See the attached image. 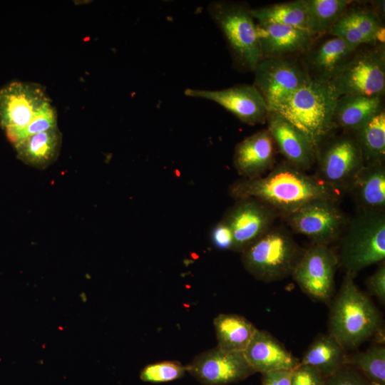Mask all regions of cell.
I'll list each match as a JSON object with an SVG mask.
<instances>
[{
    "mask_svg": "<svg viewBox=\"0 0 385 385\" xmlns=\"http://www.w3.org/2000/svg\"><path fill=\"white\" fill-rule=\"evenodd\" d=\"M229 194L236 200L256 199L283 216L309 201L339 197L337 192L324 185L315 175H309L287 162L274 165L266 175L233 183Z\"/></svg>",
    "mask_w": 385,
    "mask_h": 385,
    "instance_id": "cell-1",
    "label": "cell"
},
{
    "mask_svg": "<svg viewBox=\"0 0 385 385\" xmlns=\"http://www.w3.org/2000/svg\"><path fill=\"white\" fill-rule=\"evenodd\" d=\"M345 273L337 294L332 298L329 315V334L346 350H354L381 330L379 309Z\"/></svg>",
    "mask_w": 385,
    "mask_h": 385,
    "instance_id": "cell-2",
    "label": "cell"
},
{
    "mask_svg": "<svg viewBox=\"0 0 385 385\" xmlns=\"http://www.w3.org/2000/svg\"><path fill=\"white\" fill-rule=\"evenodd\" d=\"M339 96L328 82L310 79L273 110L302 132L316 152L335 128L334 110Z\"/></svg>",
    "mask_w": 385,
    "mask_h": 385,
    "instance_id": "cell-3",
    "label": "cell"
},
{
    "mask_svg": "<svg viewBox=\"0 0 385 385\" xmlns=\"http://www.w3.org/2000/svg\"><path fill=\"white\" fill-rule=\"evenodd\" d=\"M304 250L287 230L272 226L241 252L242 261L256 279L272 282L292 276Z\"/></svg>",
    "mask_w": 385,
    "mask_h": 385,
    "instance_id": "cell-4",
    "label": "cell"
},
{
    "mask_svg": "<svg viewBox=\"0 0 385 385\" xmlns=\"http://www.w3.org/2000/svg\"><path fill=\"white\" fill-rule=\"evenodd\" d=\"M346 228L337 255L345 273L356 277L363 269L384 262V212L359 210Z\"/></svg>",
    "mask_w": 385,
    "mask_h": 385,
    "instance_id": "cell-5",
    "label": "cell"
},
{
    "mask_svg": "<svg viewBox=\"0 0 385 385\" xmlns=\"http://www.w3.org/2000/svg\"><path fill=\"white\" fill-rule=\"evenodd\" d=\"M207 11L226 39L235 65L240 70L253 71L261 54L250 8L240 2L215 1Z\"/></svg>",
    "mask_w": 385,
    "mask_h": 385,
    "instance_id": "cell-6",
    "label": "cell"
},
{
    "mask_svg": "<svg viewBox=\"0 0 385 385\" xmlns=\"http://www.w3.org/2000/svg\"><path fill=\"white\" fill-rule=\"evenodd\" d=\"M317 178L336 192L349 191L364 165L352 133L327 138L316 152Z\"/></svg>",
    "mask_w": 385,
    "mask_h": 385,
    "instance_id": "cell-7",
    "label": "cell"
},
{
    "mask_svg": "<svg viewBox=\"0 0 385 385\" xmlns=\"http://www.w3.org/2000/svg\"><path fill=\"white\" fill-rule=\"evenodd\" d=\"M329 83L339 96L383 97L385 92L384 44L359 47Z\"/></svg>",
    "mask_w": 385,
    "mask_h": 385,
    "instance_id": "cell-8",
    "label": "cell"
},
{
    "mask_svg": "<svg viewBox=\"0 0 385 385\" xmlns=\"http://www.w3.org/2000/svg\"><path fill=\"white\" fill-rule=\"evenodd\" d=\"M337 200L309 201L284 216L285 220L294 232L305 235L313 244L328 245L340 237L349 222Z\"/></svg>",
    "mask_w": 385,
    "mask_h": 385,
    "instance_id": "cell-9",
    "label": "cell"
},
{
    "mask_svg": "<svg viewBox=\"0 0 385 385\" xmlns=\"http://www.w3.org/2000/svg\"><path fill=\"white\" fill-rule=\"evenodd\" d=\"M253 71V85L270 111L310 80L296 56L262 58Z\"/></svg>",
    "mask_w": 385,
    "mask_h": 385,
    "instance_id": "cell-10",
    "label": "cell"
},
{
    "mask_svg": "<svg viewBox=\"0 0 385 385\" xmlns=\"http://www.w3.org/2000/svg\"><path fill=\"white\" fill-rule=\"evenodd\" d=\"M337 266V256L327 245L312 244L304 250L292 276L307 295L329 304L334 296Z\"/></svg>",
    "mask_w": 385,
    "mask_h": 385,
    "instance_id": "cell-11",
    "label": "cell"
},
{
    "mask_svg": "<svg viewBox=\"0 0 385 385\" xmlns=\"http://www.w3.org/2000/svg\"><path fill=\"white\" fill-rule=\"evenodd\" d=\"M51 102L40 83L13 81L0 88V127L6 133L24 128Z\"/></svg>",
    "mask_w": 385,
    "mask_h": 385,
    "instance_id": "cell-12",
    "label": "cell"
},
{
    "mask_svg": "<svg viewBox=\"0 0 385 385\" xmlns=\"http://www.w3.org/2000/svg\"><path fill=\"white\" fill-rule=\"evenodd\" d=\"M185 367L204 385H227L255 373L243 352L226 351L217 346L197 355Z\"/></svg>",
    "mask_w": 385,
    "mask_h": 385,
    "instance_id": "cell-13",
    "label": "cell"
},
{
    "mask_svg": "<svg viewBox=\"0 0 385 385\" xmlns=\"http://www.w3.org/2000/svg\"><path fill=\"white\" fill-rule=\"evenodd\" d=\"M184 94L216 103L250 125L265 123L270 112L266 101L253 84H240L220 90L186 88Z\"/></svg>",
    "mask_w": 385,
    "mask_h": 385,
    "instance_id": "cell-14",
    "label": "cell"
},
{
    "mask_svg": "<svg viewBox=\"0 0 385 385\" xmlns=\"http://www.w3.org/2000/svg\"><path fill=\"white\" fill-rule=\"evenodd\" d=\"M278 215L272 208L256 199L237 200L222 219L232 233V251H244L273 226Z\"/></svg>",
    "mask_w": 385,
    "mask_h": 385,
    "instance_id": "cell-15",
    "label": "cell"
},
{
    "mask_svg": "<svg viewBox=\"0 0 385 385\" xmlns=\"http://www.w3.org/2000/svg\"><path fill=\"white\" fill-rule=\"evenodd\" d=\"M358 48L325 34L314 40L299 60L310 79L329 83Z\"/></svg>",
    "mask_w": 385,
    "mask_h": 385,
    "instance_id": "cell-16",
    "label": "cell"
},
{
    "mask_svg": "<svg viewBox=\"0 0 385 385\" xmlns=\"http://www.w3.org/2000/svg\"><path fill=\"white\" fill-rule=\"evenodd\" d=\"M382 24L378 10L352 1L327 34L355 48L382 42Z\"/></svg>",
    "mask_w": 385,
    "mask_h": 385,
    "instance_id": "cell-17",
    "label": "cell"
},
{
    "mask_svg": "<svg viewBox=\"0 0 385 385\" xmlns=\"http://www.w3.org/2000/svg\"><path fill=\"white\" fill-rule=\"evenodd\" d=\"M256 26L261 59L302 55L319 36L294 26L257 23Z\"/></svg>",
    "mask_w": 385,
    "mask_h": 385,
    "instance_id": "cell-18",
    "label": "cell"
},
{
    "mask_svg": "<svg viewBox=\"0 0 385 385\" xmlns=\"http://www.w3.org/2000/svg\"><path fill=\"white\" fill-rule=\"evenodd\" d=\"M266 123L267 129L286 162L304 172L310 169L316 163V150L309 140L274 111H270Z\"/></svg>",
    "mask_w": 385,
    "mask_h": 385,
    "instance_id": "cell-19",
    "label": "cell"
},
{
    "mask_svg": "<svg viewBox=\"0 0 385 385\" xmlns=\"http://www.w3.org/2000/svg\"><path fill=\"white\" fill-rule=\"evenodd\" d=\"M275 144L267 129L261 130L237 144L233 164L246 179L261 177L274 166Z\"/></svg>",
    "mask_w": 385,
    "mask_h": 385,
    "instance_id": "cell-20",
    "label": "cell"
},
{
    "mask_svg": "<svg viewBox=\"0 0 385 385\" xmlns=\"http://www.w3.org/2000/svg\"><path fill=\"white\" fill-rule=\"evenodd\" d=\"M255 372L292 370L300 361L268 332L257 329L243 351Z\"/></svg>",
    "mask_w": 385,
    "mask_h": 385,
    "instance_id": "cell-21",
    "label": "cell"
},
{
    "mask_svg": "<svg viewBox=\"0 0 385 385\" xmlns=\"http://www.w3.org/2000/svg\"><path fill=\"white\" fill-rule=\"evenodd\" d=\"M384 110L383 97L340 96L336 103L333 123L336 128L353 133Z\"/></svg>",
    "mask_w": 385,
    "mask_h": 385,
    "instance_id": "cell-22",
    "label": "cell"
},
{
    "mask_svg": "<svg viewBox=\"0 0 385 385\" xmlns=\"http://www.w3.org/2000/svg\"><path fill=\"white\" fill-rule=\"evenodd\" d=\"M349 192L354 197L359 210L384 212V162L364 165Z\"/></svg>",
    "mask_w": 385,
    "mask_h": 385,
    "instance_id": "cell-23",
    "label": "cell"
},
{
    "mask_svg": "<svg viewBox=\"0 0 385 385\" xmlns=\"http://www.w3.org/2000/svg\"><path fill=\"white\" fill-rule=\"evenodd\" d=\"M62 143L58 127L29 135L14 146L16 157L24 164L44 170L58 158Z\"/></svg>",
    "mask_w": 385,
    "mask_h": 385,
    "instance_id": "cell-24",
    "label": "cell"
},
{
    "mask_svg": "<svg viewBox=\"0 0 385 385\" xmlns=\"http://www.w3.org/2000/svg\"><path fill=\"white\" fill-rule=\"evenodd\" d=\"M329 334L318 335L304 352L301 364L309 365L327 378L347 364V354Z\"/></svg>",
    "mask_w": 385,
    "mask_h": 385,
    "instance_id": "cell-25",
    "label": "cell"
},
{
    "mask_svg": "<svg viewBox=\"0 0 385 385\" xmlns=\"http://www.w3.org/2000/svg\"><path fill=\"white\" fill-rule=\"evenodd\" d=\"M213 324L217 346L230 351L243 352L257 330L245 317L235 314H220Z\"/></svg>",
    "mask_w": 385,
    "mask_h": 385,
    "instance_id": "cell-26",
    "label": "cell"
},
{
    "mask_svg": "<svg viewBox=\"0 0 385 385\" xmlns=\"http://www.w3.org/2000/svg\"><path fill=\"white\" fill-rule=\"evenodd\" d=\"M351 133L354 136L360 148L364 165L384 162V109L360 128Z\"/></svg>",
    "mask_w": 385,
    "mask_h": 385,
    "instance_id": "cell-27",
    "label": "cell"
},
{
    "mask_svg": "<svg viewBox=\"0 0 385 385\" xmlns=\"http://www.w3.org/2000/svg\"><path fill=\"white\" fill-rule=\"evenodd\" d=\"M257 24H270L307 29V13L302 0L250 8Z\"/></svg>",
    "mask_w": 385,
    "mask_h": 385,
    "instance_id": "cell-28",
    "label": "cell"
},
{
    "mask_svg": "<svg viewBox=\"0 0 385 385\" xmlns=\"http://www.w3.org/2000/svg\"><path fill=\"white\" fill-rule=\"evenodd\" d=\"M302 1L306 9L308 30L317 36H321L327 34L353 1L302 0Z\"/></svg>",
    "mask_w": 385,
    "mask_h": 385,
    "instance_id": "cell-29",
    "label": "cell"
},
{
    "mask_svg": "<svg viewBox=\"0 0 385 385\" xmlns=\"http://www.w3.org/2000/svg\"><path fill=\"white\" fill-rule=\"evenodd\" d=\"M347 364L355 367L372 385H385V347L376 345L347 355Z\"/></svg>",
    "mask_w": 385,
    "mask_h": 385,
    "instance_id": "cell-30",
    "label": "cell"
},
{
    "mask_svg": "<svg viewBox=\"0 0 385 385\" xmlns=\"http://www.w3.org/2000/svg\"><path fill=\"white\" fill-rule=\"evenodd\" d=\"M57 112L51 104L48 103L43 106L22 129L6 133L9 141L14 147L29 135L42 133L57 125Z\"/></svg>",
    "mask_w": 385,
    "mask_h": 385,
    "instance_id": "cell-31",
    "label": "cell"
},
{
    "mask_svg": "<svg viewBox=\"0 0 385 385\" xmlns=\"http://www.w3.org/2000/svg\"><path fill=\"white\" fill-rule=\"evenodd\" d=\"M186 367L178 361H163L146 365L140 373L142 381L164 383L182 378Z\"/></svg>",
    "mask_w": 385,
    "mask_h": 385,
    "instance_id": "cell-32",
    "label": "cell"
},
{
    "mask_svg": "<svg viewBox=\"0 0 385 385\" xmlns=\"http://www.w3.org/2000/svg\"><path fill=\"white\" fill-rule=\"evenodd\" d=\"M323 385H372L353 366L346 364L325 378Z\"/></svg>",
    "mask_w": 385,
    "mask_h": 385,
    "instance_id": "cell-33",
    "label": "cell"
},
{
    "mask_svg": "<svg viewBox=\"0 0 385 385\" xmlns=\"http://www.w3.org/2000/svg\"><path fill=\"white\" fill-rule=\"evenodd\" d=\"M324 380L312 366L299 364L292 370L291 385H323Z\"/></svg>",
    "mask_w": 385,
    "mask_h": 385,
    "instance_id": "cell-34",
    "label": "cell"
},
{
    "mask_svg": "<svg viewBox=\"0 0 385 385\" xmlns=\"http://www.w3.org/2000/svg\"><path fill=\"white\" fill-rule=\"evenodd\" d=\"M213 245L219 250H232L233 237L230 227L221 220L212 228L210 234Z\"/></svg>",
    "mask_w": 385,
    "mask_h": 385,
    "instance_id": "cell-35",
    "label": "cell"
},
{
    "mask_svg": "<svg viewBox=\"0 0 385 385\" xmlns=\"http://www.w3.org/2000/svg\"><path fill=\"white\" fill-rule=\"evenodd\" d=\"M369 292L376 297L381 304L385 303V264L384 262L366 279Z\"/></svg>",
    "mask_w": 385,
    "mask_h": 385,
    "instance_id": "cell-36",
    "label": "cell"
},
{
    "mask_svg": "<svg viewBox=\"0 0 385 385\" xmlns=\"http://www.w3.org/2000/svg\"><path fill=\"white\" fill-rule=\"evenodd\" d=\"M292 370H278L263 373L262 374V385H291Z\"/></svg>",
    "mask_w": 385,
    "mask_h": 385,
    "instance_id": "cell-37",
    "label": "cell"
}]
</instances>
